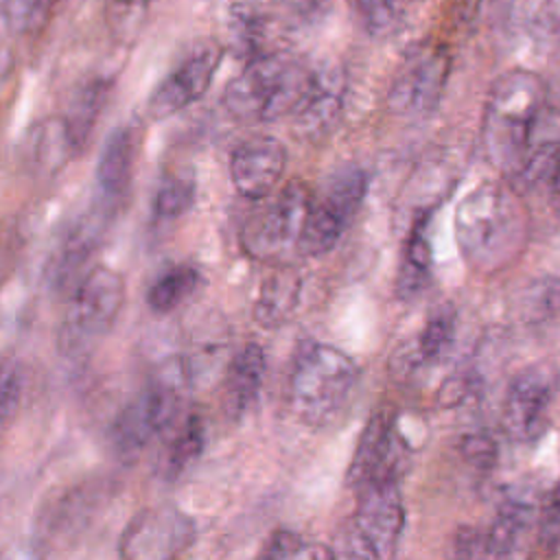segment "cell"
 Here are the masks:
<instances>
[{
    "label": "cell",
    "mask_w": 560,
    "mask_h": 560,
    "mask_svg": "<svg viewBox=\"0 0 560 560\" xmlns=\"http://www.w3.org/2000/svg\"><path fill=\"white\" fill-rule=\"evenodd\" d=\"M457 247L477 273L508 269L525 249L529 221L521 192L510 182H483L455 208Z\"/></svg>",
    "instance_id": "6da1fadb"
},
{
    "label": "cell",
    "mask_w": 560,
    "mask_h": 560,
    "mask_svg": "<svg viewBox=\"0 0 560 560\" xmlns=\"http://www.w3.org/2000/svg\"><path fill=\"white\" fill-rule=\"evenodd\" d=\"M545 105L547 88L532 70L514 68L492 83L481 114V144L503 179L521 171Z\"/></svg>",
    "instance_id": "7a4b0ae2"
},
{
    "label": "cell",
    "mask_w": 560,
    "mask_h": 560,
    "mask_svg": "<svg viewBox=\"0 0 560 560\" xmlns=\"http://www.w3.org/2000/svg\"><path fill=\"white\" fill-rule=\"evenodd\" d=\"M315 70L280 50L249 61L228 83L223 107L241 122H271L291 116L313 83Z\"/></svg>",
    "instance_id": "3957f363"
},
{
    "label": "cell",
    "mask_w": 560,
    "mask_h": 560,
    "mask_svg": "<svg viewBox=\"0 0 560 560\" xmlns=\"http://www.w3.org/2000/svg\"><path fill=\"white\" fill-rule=\"evenodd\" d=\"M359 385L357 363L330 343L304 346L289 376V402L311 427L337 422L352 405Z\"/></svg>",
    "instance_id": "277c9868"
},
{
    "label": "cell",
    "mask_w": 560,
    "mask_h": 560,
    "mask_svg": "<svg viewBox=\"0 0 560 560\" xmlns=\"http://www.w3.org/2000/svg\"><path fill=\"white\" fill-rule=\"evenodd\" d=\"M405 527V503L398 475L376 477L357 488V510L330 545L332 556L389 558Z\"/></svg>",
    "instance_id": "5b68a950"
},
{
    "label": "cell",
    "mask_w": 560,
    "mask_h": 560,
    "mask_svg": "<svg viewBox=\"0 0 560 560\" xmlns=\"http://www.w3.org/2000/svg\"><path fill=\"white\" fill-rule=\"evenodd\" d=\"M125 304V280L118 271L96 265L77 284L59 330L63 352H83L114 326Z\"/></svg>",
    "instance_id": "8992f818"
},
{
    "label": "cell",
    "mask_w": 560,
    "mask_h": 560,
    "mask_svg": "<svg viewBox=\"0 0 560 560\" xmlns=\"http://www.w3.org/2000/svg\"><path fill=\"white\" fill-rule=\"evenodd\" d=\"M311 188L304 182L287 184L243 228V249L265 262H282L300 254V241L313 206Z\"/></svg>",
    "instance_id": "52a82bcc"
},
{
    "label": "cell",
    "mask_w": 560,
    "mask_h": 560,
    "mask_svg": "<svg viewBox=\"0 0 560 560\" xmlns=\"http://www.w3.org/2000/svg\"><path fill=\"white\" fill-rule=\"evenodd\" d=\"M365 195L368 173L363 168L348 164L335 171L324 188L313 195V206L300 241V256H322L330 252L350 228Z\"/></svg>",
    "instance_id": "ba28073f"
},
{
    "label": "cell",
    "mask_w": 560,
    "mask_h": 560,
    "mask_svg": "<svg viewBox=\"0 0 560 560\" xmlns=\"http://www.w3.org/2000/svg\"><path fill=\"white\" fill-rule=\"evenodd\" d=\"M451 72V55L444 46H416L398 66L385 105L402 118H424L435 112Z\"/></svg>",
    "instance_id": "9c48e42d"
},
{
    "label": "cell",
    "mask_w": 560,
    "mask_h": 560,
    "mask_svg": "<svg viewBox=\"0 0 560 560\" xmlns=\"http://www.w3.org/2000/svg\"><path fill=\"white\" fill-rule=\"evenodd\" d=\"M179 389L173 381L158 378L138 392L114 418L107 435L112 448L127 457L162 435L177 418Z\"/></svg>",
    "instance_id": "30bf717a"
},
{
    "label": "cell",
    "mask_w": 560,
    "mask_h": 560,
    "mask_svg": "<svg viewBox=\"0 0 560 560\" xmlns=\"http://www.w3.org/2000/svg\"><path fill=\"white\" fill-rule=\"evenodd\" d=\"M560 372L551 361L523 368L508 385L503 427L514 440H536L547 427V411L558 394Z\"/></svg>",
    "instance_id": "8fae6325"
},
{
    "label": "cell",
    "mask_w": 560,
    "mask_h": 560,
    "mask_svg": "<svg viewBox=\"0 0 560 560\" xmlns=\"http://www.w3.org/2000/svg\"><path fill=\"white\" fill-rule=\"evenodd\" d=\"M223 46L214 39H201L173 66V70L155 85L147 109L153 118H166L206 94L221 63Z\"/></svg>",
    "instance_id": "7c38bea8"
},
{
    "label": "cell",
    "mask_w": 560,
    "mask_h": 560,
    "mask_svg": "<svg viewBox=\"0 0 560 560\" xmlns=\"http://www.w3.org/2000/svg\"><path fill=\"white\" fill-rule=\"evenodd\" d=\"M195 540V523L177 508L138 512L120 536L125 558H173Z\"/></svg>",
    "instance_id": "4fadbf2b"
},
{
    "label": "cell",
    "mask_w": 560,
    "mask_h": 560,
    "mask_svg": "<svg viewBox=\"0 0 560 560\" xmlns=\"http://www.w3.org/2000/svg\"><path fill=\"white\" fill-rule=\"evenodd\" d=\"M287 166V147L273 136L241 142L230 158V177L245 199H265L278 186Z\"/></svg>",
    "instance_id": "5bb4252c"
},
{
    "label": "cell",
    "mask_w": 560,
    "mask_h": 560,
    "mask_svg": "<svg viewBox=\"0 0 560 560\" xmlns=\"http://www.w3.org/2000/svg\"><path fill=\"white\" fill-rule=\"evenodd\" d=\"M136 160V133L131 127H116L98 155L94 171V210L101 217L116 212L129 195Z\"/></svg>",
    "instance_id": "9a60e30c"
},
{
    "label": "cell",
    "mask_w": 560,
    "mask_h": 560,
    "mask_svg": "<svg viewBox=\"0 0 560 560\" xmlns=\"http://www.w3.org/2000/svg\"><path fill=\"white\" fill-rule=\"evenodd\" d=\"M383 475H398V455L394 418L389 411L378 409L370 416L361 431L348 466V483L357 490Z\"/></svg>",
    "instance_id": "2e32d148"
},
{
    "label": "cell",
    "mask_w": 560,
    "mask_h": 560,
    "mask_svg": "<svg viewBox=\"0 0 560 560\" xmlns=\"http://www.w3.org/2000/svg\"><path fill=\"white\" fill-rule=\"evenodd\" d=\"M343 74L339 70H315L308 92L291 114L295 133L306 140H317L330 133L343 109Z\"/></svg>",
    "instance_id": "e0dca14e"
},
{
    "label": "cell",
    "mask_w": 560,
    "mask_h": 560,
    "mask_svg": "<svg viewBox=\"0 0 560 560\" xmlns=\"http://www.w3.org/2000/svg\"><path fill=\"white\" fill-rule=\"evenodd\" d=\"M267 372V359L258 343L241 348L228 365L223 389L225 405L234 416L245 413L258 398Z\"/></svg>",
    "instance_id": "ac0fdd59"
},
{
    "label": "cell",
    "mask_w": 560,
    "mask_h": 560,
    "mask_svg": "<svg viewBox=\"0 0 560 560\" xmlns=\"http://www.w3.org/2000/svg\"><path fill=\"white\" fill-rule=\"evenodd\" d=\"M300 289H302L300 271L289 265L280 267L260 287L258 300L254 304V319L267 328H276L284 324L293 315L300 302Z\"/></svg>",
    "instance_id": "d6986e66"
},
{
    "label": "cell",
    "mask_w": 560,
    "mask_h": 560,
    "mask_svg": "<svg viewBox=\"0 0 560 560\" xmlns=\"http://www.w3.org/2000/svg\"><path fill=\"white\" fill-rule=\"evenodd\" d=\"M534 523V508L532 503L518 499V497H510L505 499L490 527H486V553L488 558H508L512 556L523 536L527 534L529 525Z\"/></svg>",
    "instance_id": "ffe728a7"
},
{
    "label": "cell",
    "mask_w": 560,
    "mask_h": 560,
    "mask_svg": "<svg viewBox=\"0 0 560 560\" xmlns=\"http://www.w3.org/2000/svg\"><path fill=\"white\" fill-rule=\"evenodd\" d=\"M223 24H225L228 44L234 48L236 55L245 57V61L267 52L265 42H267L269 20L256 4L247 0L230 2L223 13Z\"/></svg>",
    "instance_id": "44dd1931"
},
{
    "label": "cell",
    "mask_w": 560,
    "mask_h": 560,
    "mask_svg": "<svg viewBox=\"0 0 560 560\" xmlns=\"http://www.w3.org/2000/svg\"><path fill=\"white\" fill-rule=\"evenodd\" d=\"M427 219L429 212L420 214L405 241V254L398 273V295L405 300L418 295L429 284L431 278V247L427 238Z\"/></svg>",
    "instance_id": "7402d4cb"
},
{
    "label": "cell",
    "mask_w": 560,
    "mask_h": 560,
    "mask_svg": "<svg viewBox=\"0 0 560 560\" xmlns=\"http://www.w3.org/2000/svg\"><path fill=\"white\" fill-rule=\"evenodd\" d=\"M107 92H109V83L103 81V79H94V81H88L83 88H79L70 101V107H68V114L63 116V122H66V129H68V136H70V142H72V149L74 153L83 149L85 140L90 138L94 125H96V118L107 101Z\"/></svg>",
    "instance_id": "603a6c76"
},
{
    "label": "cell",
    "mask_w": 560,
    "mask_h": 560,
    "mask_svg": "<svg viewBox=\"0 0 560 560\" xmlns=\"http://www.w3.org/2000/svg\"><path fill=\"white\" fill-rule=\"evenodd\" d=\"M201 276L192 265H177L166 269L147 291V304L153 313H171L175 311L186 298L195 293L199 287Z\"/></svg>",
    "instance_id": "cb8c5ba5"
},
{
    "label": "cell",
    "mask_w": 560,
    "mask_h": 560,
    "mask_svg": "<svg viewBox=\"0 0 560 560\" xmlns=\"http://www.w3.org/2000/svg\"><path fill=\"white\" fill-rule=\"evenodd\" d=\"M98 225L94 219H85L83 223L74 225L66 241L61 243V252L52 262V282L66 284L68 278H72L85 258H90L92 249L96 247Z\"/></svg>",
    "instance_id": "d4e9b609"
},
{
    "label": "cell",
    "mask_w": 560,
    "mask_h": 560,
    "mask_svg": "<svg viewBox=\"0 0 560 560\" xmlns=\"http://www.w3.org/2000/svg\"><path fill=\"white\" fill-rule=\"evenodd\" d=\"M354 22L372 37L394 35L405 20V0H346Z\"/></svg>",
    "instance_id": "484cf974"
},
{
    "label": "cell",
    "mask_w": 560,
    "mask_h": 560,
    "mask_svg": "<svg viewBox=\"0 0 560 560\" xmlns=\"http://www.w3.org/2000/svg\"><path fill=\"white\" fill-rule=\"evenodd\" d=\"M518 315L527 324H542L560 315V278L542 276L527 282L518 295Z\"/></svg>",
    "instance_id": "4316f807"
},
{
    "label": "cell",
    "mask_w": 560,
    "mask_h": 560,
    "mask_svg": "<svg viewBox=\"0 0 560 560\" xmlns=\"http://www.w3.org/2000/svg\"><path fill=\"white\" fill-rule=\"evenodd\" d=\"M453 339H455V311L451 306H440L427 317L416 339L413 354L420 363L438 361L448 352V348L453 346Z\"/></svg>",
    "instance_id": "83f0119b"
},
{
    "label": "cell",
    "mask_w": 560,
    "mask_h": 560,
    "mask_svg": "<svg viewBox=\"0 0 560 560\" xmlns=\"http://www.w3.org/2000/svg\"><path fill=\"white\" fill-rule=\"evenodd\" d=\"M201 448H203V424L199 416L190 413L177 424L175 435L166 448V457H164L166 472L171 477L182 475L201 455Z\"/></svg>",
    "instance_id": "f1b7e54d"
},
{
    "label": "cell",
    "mask_w": 560,
    "mask_h": 560,
    "mask_svg": "<svg viewBox=\"0 0 560 560\" xmlns=\"http://www.w3.org/2000/svg\"><path fill=\"white\" fill-rule=\"evenodd\" d=\"M55 0H4V26L15 37L35 35L50 18Z\"/></svg>",
    "instance_id": "f546056e"
},
{
    "label": "cell",
    "mask_w": 560,
    "mask_h": 560,
    "mask_svg": "<svg viewBox=\"0 0 560 560\" xmlns=\"http://www.w3.org/2000/svg\"><path fill=\"white\" fill-rule=\"evenodd\" d=\"M195 203V179L186 175L168 177L153 197V214L160 221H173Z\"/></svg>",
    "instance_id": "4dcf8cb0"
},
{
    "label": "cell",
    "mask_w": 560,
    "mask_h": 560,
    "mask_svg": "<svg viewBox=\"0 0 560 560\" xmlns=\"http://www.w3.org/2000/svg\"><path fill=\"white\" fill-rule=\"evenodd\" d=\"M262 558H330L332 549L322 542H311L295 532L278 529L262 547ZM335 558V556H332Z\"/></svg>",
    "instance_id": "1f68e13d"
},
{
    "label": "cell",
    "mask_w": 560,
    "mask_h": 560,
    "mask_svg": "<svg viewBox=\"0 0 560 560\" xmlns=\"http://www.w3.org/2000/svg\"><path fill=\"white\" fill-rule=\"evenodd\" d=\"M538 545L545 551H556L560 545V481L551 488L538 516Z\"/></svg>",
    "instance_id": "d6a6232c"
},
{
    "label": "cell",
    "mask_w": 560,
    "mask_h": 560,
    "mask_svg": "<svg viewBox=\"0 0 560 560\" xmlns=\"http://www.w3.org/2000/svg\"><path fill=\"white\" fill-rule=\"evenodd\" d=\"M462 455L464 459L475 466L477 470H490L497 464V442L488 433H470L462 440Z\"/></svg>",
    "instance_id": "836d02e7"
},
{
    "label": "cell",
    "mask_w": 560,
    "mask_h": 560,
    "mask_svg": "<svg viewBox=\"0 0 560 560\" xmlns=\"http://www.w3.org/2000/svg\"><path fill=\"white\" fill-rule=\"evenodd\" d=\"M22 396V378L20 370L13 363H4L2 368V394H0V409H2V420L9 424L13 420V413L18 411Z\"/></svg>",
    "instance_id": "e575fe53"
},
{
    "label": "cell",
    "mask_w": 560,
    "mask_h": 560,
    "mask_svg": "<svg viewBox=\"0 0 560 560\" xmlns=\"http://www.w3.org/2000/svg\"><path fill=\"white\" fill-rule=\"evenodd\" d=\"M453 553L457 558H488L486 532L472 525H462L453 536Z\"/></svg>",
    "instance_id": "d590c367"
},
{
    "label": "cell",
    "mask_w": 560,
    "mask_h": 560,
    "mask_svg": "<svg viewBox=\"0 0 560 560\" xmlns=\"http://www.w3.org/2000/svg\"><path fill=\"white\" fill-rule=\"evenodd\" d=\"M287 7V11L300 20H313L324 11V0H278Z\"/></svg>",
    "instance_id": "8d00e7d4"
},
{
    "label": "cell",
    "mask_w": 560,
    "mask_h": 560,
    "mask_svg": "<svg viewBox=\"0 0 560 560\" xmlns=\"http://www.w3.org/2000/svg\"><path fill=\"white\" fill-rule=\"evenodd\" d=\"M521 0H490L492 9H514Z\"/></svg>",
    "instance_id": "74e56055"
},
{
    "label": "cell",
    "mask_w": 560,
    "mask_h": 560,
    "mask_svg": "<svg viewBox=\"0 0 560 560\" xmlns=\"http://www.w3.org/2000/svg\"><path fill=\"white\" fill-rule=\"evenodd\" d=\"M551 190H553V195L560 199V166H558V171H556V175H553V179H551Z\"/></svg>",
    "instance_id": "f35d334b"
},
{
    "label": "cell",
    "mask_w": 560,
    "mask_h": 560,
    "mask_svg": "<svg viewBox=\"0 0 560 560\" xmlns=\"http://www.w3.org/2000/svg\"><path fill=\"white\" fill-rule=\"evenodd\" d=\"M114 2H122V4H133V2H151V0H114Z\"/></svg>",
    "instance_id": "ab89813d"
}]
</instances>
